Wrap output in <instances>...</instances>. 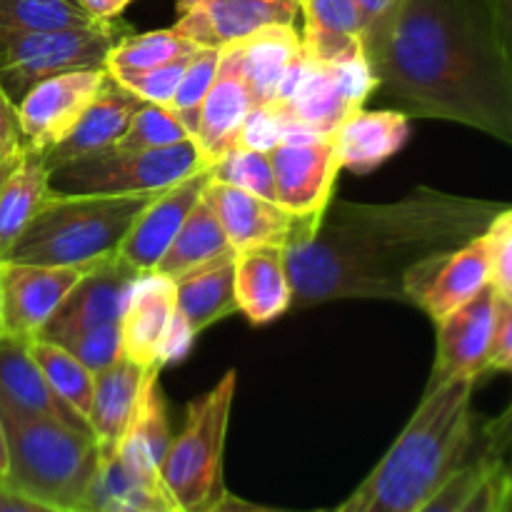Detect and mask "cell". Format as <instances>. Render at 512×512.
Wrapping results in <instances>:
<instances>
[{
  "label": "cell",
  "mask_w": 512,
  "mask_h": 512,
  "mask_svg": "<svg viewBox=\"0 0 512 512\" xmlns=\"http://www.w3.org/2000/svg\"><path fill=\"white\" fill-rule=\"evenodd\" d=\"M363 55L393 110L512 145V63L488 0H400L363 30Z\"/></svg>",
  "instance_id": "cell-1"
},
{
  "label": "cell",
  "mask_w": 512,
  "mask_h": 512,
  "mask_svg": "<svg viewBox=\"0 0 512 512\" xmlns=\"http://www.w3.org/2000/svg\"><path fill=\"white\" fill-rule=\"evenodd\" d=\"M508 205L415 188L393 203L330 200L305 238L285 248L293 303L405 300V278L433 255L450 253L490 228Z\"/></svg>",
  "instance_id": "cell-2"
},
{
  "label": "cell",
  "mask_w": 512,
  "mask_h": 512,
  "mask_svg": "<svg viewBox=\"0 0 512 512\" xmlns=\"http://www.w3.org/2000/svg\"><path fill=\"white\" fill-rule=\"evenodd\" d=\"M475 380L430 383L418 410L373 473L330 512H418L468 463Z\"/></svg>",
  "instance_id": "cell-3"
},
{
  "label": "cell",
  "mask_w": 512,
  "mask_h": 512,
  "mask_svg": "<svg viewBox=\"0 0 512 512\" xmlns=\"http://www.w3.org/2000/svg\"><path fill=\"white\" fill-rule=\"evenodd\" d=\"M155 195L158 193H50L5 260L55 268H93L118 253L125 235Z\"/></svg>",
  "instance_id": "cell-4"
},
{
  "label": "cell",
  "mask_w": 512,
  "mask_h": 512,
  "mask_svg": "<svg viewBox=\"0 0 512 512\" xmlns=\"http://www.w3.org/2000/svg\"><path fill=\"white\" fill-rule=\"evenodd\" d=\"M0 420L8 443L3 483L60 510H83L100 460L93 435L53 418L0 413Z\"/></svg>",
  "instance_id": "cell-5"
},
{
  "label": "cell",
  "mask_w": 512,
  "mask_h": 512,
  "mask_svg": "<svg viewBox=\"0 0 512 512\" xmlns=\"http://www.w3.org/2000/svg\"><path fill=\"white\" fill-rule=\"evenodd\" d=\"M235 388L238 375L228 370L213 390L188 405L183 430L170 440L160 483L175 508L205 512L225 493L223 455Z\"/></svg>",
  "instance_id": "cell-6"
},
{
  "label": "cell",
  "mask_w": 512,
  "mask_h": 512,
  "mask_svg": "<svg viewBox=\"0 0 512 512\" xmlns=\"http://www.w3.org/2000/svg\"><path fill=\"white\" fill-rule=\"evenodd\" d=\"M203 168H208V160L193 140L155 150H130L113 145L53 165L48 188L53 195L160 193Z\"/></svg>",
  "instance_id": "cell-7"
},
{
  "label": "cell",
  "mask_w": 512,
  "mask_h": 512,
  "mask_svg": "<svg viewBox=\"0 0 512 512\" xmlns=\"http://www.w3.org/2000/svg\"><path fill=\"white\" fill-rule=\"evenodd\" d=\"M123 35L128 33L118 20L43 33H0V88L18 105L43 80L73 70L105 68L110 50Z\"/></svg>",
  "instance_id": "cell-8"
},
{
  "label": "cell",
  "mask_w": 512,
  "mask_h": 512,
  "mask_svg": "<svg viewBox=\"0 0 512 512\" xmlns=\"http://www.w3.org/2000/svg\"><path fill=\"white\" fill-rule=\"evenodd\" d=\"M375 88L378 83L365 55L345 63H318L308 58V68L293 95L270 103L285 123L283 143L330 138L355 110L363 108Z\"/></svg>",
  "instance_id": "cell-9"
},
{
  "label": "cell",
  "mask_w": 512,
  "mask_h": 512,
  "mask_svg": "<svg viewBox=\"0 0 512 512\" xmlns=\"http://www.w3.org/2000/svg\"><path fill=\"white\" fill-rule=\"evenodd\" d=\"M490 283L493 248L488 233H483L450 253L433 255L415 265L405 278V300L418 305L433 323H438Z\"/></svg>",
  "instance_id": "cell-10"
},
{
  "label": "cell",
  "mask_w": 512,
  "mask_h": 512,
  "mask_svg": "<svg viewBox=\"0 0 512 512\" xmlns=\"http://www.w3.org/2000/svg\"><path fill=\"white\" fill-rule=\"evenodd\" d=\"M138 278V270L130 268L118 255L88 268L38 338L58 343L80 330L123 323L125 308H128L130 293Z\"/></svg>",
  "instance_id": "cell-11"
},
{
  "label": "cell",
  "mask_w": 512,
  "mask_h": 512,
  "mask_svg": "<svg viewBox=\"0 0 512 512\" xmlns=\"http://www.w3.org/2000/svg\"><path fill=\"white\" fill-rule=\"evenodd\" d=\"M275 173V200L298 218L318 220L333 200L340 160L330 138L280 143L270 150Z\"/></svg>",
  "instance_id": "cell-12"
},
{
  "label": "cell",
  "mask_w": 512,
  "mask_h": 512,
  "mask_svg": "<svg viewBox=\"0 0 512 512\" xmlns=\"http://www.w3.org/2000/svg\"><path fill=\"white\" fill-rule=\"evenodd\" d=\"M173 30L198 48H225L268 25H295L298 0H178Z\"/></svg>",
  "instance_id": "cell-13"
},
{
  "label": "cell",
  "mask_w": 512,
  "mask_h": 512,
  "mask_svg": "<svg viewBox=\"0 0 512 512\" xmlns=\"http://www.w3.org/2000/svg\"><path fill=\"white\" fill-rule=\"evenodd\" d=\"M105 68L73 70L33 85L15 105L28 148L50 150L73 130L98 93Z\"/></svg>",
  "instance_id": "cell-14"
},
{
  "label": "cell",
  "mask_w": 512,
  "mask_h": 512,
  "mask_svg": "<svg viewBox=\"0 0 512 512\" xmlns=\"http://www.w3.org/2000/svg\"><path fill=\"white\" fill-rule=\"evenodd\" d=\"M203 198L218 215L233 250L258 248V245L288 248L295 240L305 238L318 223V220L298 218V215L288 213L275 200L245 193V190L218 183L213 178L205 185Z\"/></svg>",
  "instance_id": "cell-15"
},
{
  "label": "cell",
  "mask_w": 512,
  "mask_h": 512,
  "mask_svg": "<svg viewBox=\"0 0 512 512\" xmlns=\"http://www.w3.org/2000/svg\"><path fill=\"white\" fill-rule=\"evenodd\" d=\"M498 295V288L490 283L475 298L435 323L438 353L430 383L448 378L478 380L488 373V355L498 320Z\"/></svg>",
  "instance_id": "cell-16"
},
{
  "label": "cell",
  "mask_w": 512,
  "mask_h": 512,
  "mask_svg": "<svg viewBox=\"0 0 512 512\" xmlns=\"http://www.w3.org/2000/svg\"><path fill=\"white\" fill-rule=\"evenodd\" d=\"M85 270L3 260L0 283H3L5 333L25 340L38 338Z\"/></svg>",
  "instance_id": "cell-17"
},
{
  "label": "cell",
  "mask_w": 512,
  "mask_h": 512,
  "mask_svg": "<svg viewBox=\"0 0 512 512\" xmlns=\"http://www.w3.org/2000/svg\"><path fill=\"white\" fill-rule=\"evenodd\" d=\"M208 183L210 170L203 168L198 173L188 175V178L178 180L170 188L160 190L145 205L143 213L138 215V220L133 223L130 233L125 235L123 245H120L115 255L125 260L133 270H138L140 275L153 273L155 265L160 263V258L168 250V245L173 243L178 230L183 228L188 215L193 213L198 200L203 198Z\"/></svg>",
  "instance_id": "cell-18"
},
{
  "label": "cell",
  "mask_w": 512,
  "mask_h": 512,
  "mask_svg": "<svg viewBox=\"0 0 512 512\" xmlns=\"http://www.w3.org/2000/svg\"><path fill=\"white\" fill-rule=\"evenodd\" d=\"M220 50L243 78L253 105H265L278 100L285 80L303 58V35L295 25H268Z\"/></svg>",
  "instance_id": "cell-19"
},
{
  "label": "cell",
  "mask_w": 512,
  "mask_h": 512,
  "mask_svg": "<svg viewBox=\"0 0 512 512\" xmlns=\"http://www.w3.org/2000/svg\"><path fill=\"white\" fill-rule=\"evenodd\" d=\"M30 343L33 340L18 335H0V413L53 418L90 433V425L68 405L60 403L58 395L50 390L43 370L35 363Z\"/></svg>",
  "instance_id": "cell-20"
},
{
  "label": "cell",
  "mask_w": 512,
  "mask_h": 512,
  "mask_svg": "<svg viewBox=\"0 0 512 512\" xmlns=\"http://www.w3.org/2000/svg\"><path fill=\"white\" fill-rule=\"evenodd\" d=\"M143 103V98H138L133 90L125 88L118 78H113L105 70V78L100 83L98 93L90 100V105L80 115L78 123L73 125V130L55 148L45 150V160H48L50 168L65 163V160L118 145L125 130H128L130 120H133L135 110Z\"/></svg>",
  "instance_id": "cell-21"
},
{
  "label": "cell",
  "mask_w": 512,
  "mask_h": 512,
  "mask_svg": "<svg viewBox=\"0 0 512 512\" xmlns=\"http://www.w3.org/2000/svg\"><path fill=\"white\" fill-rule=\"evenodd\" d=\"M235 300L238 310L253 325L273 323L293 303L285 248L258 245L235 250Z\"/></svg>",
  "instance_id": "cell-22"
},
{
  "label": "cell",
  "mask_w": 512,
  "mask_h": 512,
  "mask_svg": "<svg viewBox=\"0 0 512 512\" xmlns=\"http://www.w3.org/2000/svg\"><path fill=\"white\" fill-rule=\"evenodd\" d=\"M175 315V283L158 273L135 280L123 315V355L143 368H160L158 353Z\"/></svg>",
  "instance_id": "cell-23"
},
{
  "label": "cell",
  "mask_w": 512,
  "mask_h": 512,
  "mask_svg": "<svg viewBox=\"0 0 512 512\" xmlns=\"http://www.w3.org/2000/svg\"><path fill=\"white\" fill-rule=\"evenodd\" d=\"M410 138V120L400 110H355L335 130L340 168L365 175L403 150Z\"/></svg>",
  "instance_id": "cell-24"
},
{
  "label": "cell",
  "mask_w": 512,
  "mask_h": 512,
  "mask_svg": "<svg viewBox=\"0 0 512 512\" xmlns=\"http://www.w3.org/2000/svg\"><path fill=\"white\" fill-rule=\"evenodd\" d=\"M253 108V98H250L243 78L233 68V63L223 58V50H220L218 75H215L213 88L200 110V125L193 138L208 165L238 148L243 123Z\"/></svg>",
  "instance_id": "cell-25"
},
{
  "label": "cell",
  "mask_w": 512,
  "mask_h": 512,
  "mask_svg": "<svg viewBox=\"0 0 512 512\" xmlns=\"http://www.w3.org/2000/svg\"><path fill=\"white\" fill-rule=\"evenodd\" d=\"M175 283V315L198 338L210 325L238 310L235 300V250L225 253L190 273L180 275Z\"/></svg>",
  "instance_id": "cell-26"
},
{
  "label": "cell",
  "mask_w": 512,
  "mask_h": 512,
  "mask_svg": "<svg viewBox=\"0 0 512 512\" xmlns=\"http://www.w3.org/2000/svg\"><path fill=\"white\" fill-rule=\"evenodd\" d=\"M150 368L133 363L130 358H118L110 368L95 375L93 408H90V433L100 453H115L138 408L145 373Z\"/></svg>",
  "instance_id": "cell-27"
},
{
  "label": "cell",
  "mask_w": 512,
  "mask_h": 512,
  "mask_svg": "<svg viewBox=\"0 0 512 512\" xmlns=\"http://www.w3.org/2000/svg\"><path fill=\"white\" fill-rule=\"evenodd\" d=\"M168 408H165L163 388H160V368H150L145 373L143 390H140L138 408L118 445V455L133 473L150 483H160V465L170 448Z\"/></svg>",
  "instance_id": "cell-28"
},
{
  "label": "cell",
  "mask_w": 512,
  "mask_h": 512,
  "mask_svg": "<svg viewBox=\"0 0 512 512\" xmlns=\"http://www.w3.org/2000/svg\"><path fill=\"white\" fill-rule=\"evenodd\" d=\"M303 50L318 63L363 58L365 18L355 0H300Z\"/></svg>",
  "instance_id": "cell-29"
},
{
  "label": "cell",
  "mask_w": 512,
  "mask_h": 512,
  "mask_svg": "<svg viewBox=\"0 0 512 512\" xmlns=\"http://www.w3.org/2000/svg\"><path fill=\"white\" fill-rule=\"evenodd\" d=\"M50 165L43 150L25 148L18 163L0 188V260L8 258L13 245L50 195Z\"/></svg>",
  "instance_id": "cell-30"
},
{
  "label": "cell",
  "mask_w": 512,
  "mask_h": 512,
  "mask_svg": "<svg viewBox=\"0 0 512 512\" xmlns=\"http://www.w3.org/2000/svg\"><path fill=\"white\" fill-rule=\"evenodd\" d=\"M163 485L150 483L128 468L115 453H100L80 512H173Z\"/></svg>",
  "instance_id": "cell-31"
},
{
  "label": "cell",
  "mask_w": 512,
  "mask_h": 512,
  "mask_svg": "<svg viewBox=\"0 0 512 512\" xmlns=\"http://www.w3.org/2000/svg\"><path fill=\"white\" fill-rule=\"evenodd\" d=\"M225 253H233L228 235L208 200L200 198L153 273L175 280Z\"/></svg>",
  "instance_id": "cell-32"
},
{
  "label": "cell",
  "mask_w": 512,
  "mask_h": 512,
  "mask_svg": "<svg viewBox=\"0 0 512 512\" xmlns=\"http://www.w3.org/2000/svg\"><path fill=\"white\" fill-rule=\"evenodd\" d=\"M30 350H33L35 363L40 365L50 390L58 395L60 403L68 405L73 413H78L88 423L90 408H93L95 375L58 343L35 338L30 343Z\"/></svg>",
  "instance_id": "cell-33"
},
{
  "label": "cell",
  "mask_w": 512,
  "mask_h": 512,
  "mask_svg": "<svg viewBox=\"0 0 512 512\" xmlns=\"http://www.w3.org/2000/svg\"><path fill=\"white\" fill-rule=\"evenodd\" d=\"M198 50V45L185 40L183 35L175 33L173 28L168 30H150V33H128L115 43L110 50L108 70L113 78H125V75L143 73V70L158 68V65L178 60L183 55H190Z\"/></svg>",
  "instance_id": "cell-34"
},
{
  "label": "cell",
  "mask_w": 512,
  "mask_h": 512,
  "mask_svg": "<svg viewBox=\"0 0 512 512\" xmlns=\"http://www.w3.org/2000/svg\"><path fill=\"white\" fill-rule=\"evenodd\" d=\"M95 20L78 0H0V33L88 28Z\"/></svg>",
  "instance_id": "cell-35"
},
{
  "label": "cell",
  "mask_w": 512,
  "mask_h": 512,
  "mask_svg": "<svg viewBox=\"0 0 512 512\" xmlns=\"http://www.w3.org/2000/svg\"><path fill=\"white\" fill-rule=\"evenodd\" d=\"M220 65V48H198L190 58L188 68H185L183 80H180L178 90L173 95V103L168 105L173 110L175 118L180 120V125L185 128V133L190 135V140L195 138L200 125V110H203L205 98H208L210 88H213V80L218 75Z\"/></svg>",
  "instance_id": "cell-36"
},
{
  "label": "cell",
  "mask_w": 512,
  "mask_h": 512,
  "mask_svg": "<svg viewBox=\"0 0 512 512\" xmlns=\"http://www.w3.org/2000/svg\"><path fill=\"white\" fill-rule=\"evenodd\" d=\"M210 178L218 183L233 185L245 193L275 200V173L270 153L253 148H235L208 165ZM278 203V200H275Z\"/></svg>",
  "instance_id": "cell-37"
},
{
  "label": "cell",
  "mask_w": 512,
  "mask_h": 512,
  "mask_svg": "<svg viewBox=\"0 0 512 512\" xmlns=\"http://www.w3.org/2000/svg\"><path fill=\"white\" fill-rule=\"evenodd\" d=\"M183 140H190L180 120L175 118L173 110L165 105L143 103L135 110L133 120H130L128 130L120 138V148L130 150H155V148H170Z\"/></svg>",
  "instance_id": "cell-38"
},
{
  "label": "cell",
  "mask_w": 512,
  "mask_h": 512,
  "mask_svg": "<svg viewBox=\"0 0 512 512\" xmlns=\"http://www.w3.org/2000/svg\"><path fill=\"white\" fill-rule=\"evenodd\" d=\"M58 345H63L90 373L98 375L100 370L110 368L115 360L123 358V328L120 323L98 325V328L68 335V338L58 340Z\"/></svg>",
  "instance_id": "cell-39"
},
{
  "label": "cell",
  "mask_w": 512,
  "mask_h": 512,
  "mask_svg": "<svg viewBox=\"0 0 512 512\" xmlns=\"http://www.w3.org/2000/svg\"><path fill=\"white\" fill-rule=\"evenodd\" d=\"M190 58L193 53L183 55L178 60H170V63L158 65V68L143 70V73H133L125 75V78H118L125 88L133 90L138 98H143L145 103H155V105H165L168 108L173 103V95L178 90L180 80H183L185 68H188Z\"/></svg>",
  "instance_id": "cell-40"
},
{
  "label": "cell",
  "mask_w": 512,
  "mask_h": 512,
  "mask_svg": "<svg viewBox=\"0 0 512 512\" xmlns=\"http://www.w3.org/2000/svg\"><path fill=\"white\" fill-rule=\"evenodd\" d=\"M493 248V285L500 295L512 298V208L500 210L485 230Z\"/></svg>",
  "instance_id": "cell-41"
},
{
  "label": "cell",
  "mask_w": 512,
  "mask_h": 512,
  "mask_svg": "<svg viewBox=\"0 0 512 512\" xmlns=\"http://www.w3.org/2000/svg\"><path fill=\"white\" fill-rule=\"evenodd\" d=\"M505 495H508V478H505L503 465L493 460L485 478L458 512H503Z\"/></svg>",
  "instance_id": "cell-42"
},
{
  "label": "cell",
  "mask_w": 512,
  "mask_h": 512,
  "mask_svg": "<svg viewBox=\"0 0 512 512\" xmlns=\"http://www.w3.org/2000/svg\"><path fill=\"white\" fill-rule=\"evenodd\" d=\"M483 435L485 450L480 455H485L490 460H498L505 470V478L512 485V400L498 418L485 425Z\"/></svg>",
  "instance_id": "cell-43"
},
{
  "label": "cell",
  "mask_w": 512,
  "mask_h": 512,
  "mask_svg": "<svg viewBox=\"0 0 512 512\" xmlns=\"http://www.w3.org/2000/svg\"><path fill=\"white\" fill-rule=\"evenodd\" d=\"M493 370L512 375V298L505 295H498V320L488 355V373Z\"/></svg>",
  "instance_id": "cell-44"
},
{
  "label": "cell",
  "mask_w": 512,
  "mask_h": 512,
  "mask_svg": "<svg viewBox=\"0 0 512 512\" xmlns=\"http://www.w3.org/2000/svg\"><path fill=\"white\" fill-rule=\"evenodd\" d=\"M25 138L20 130L15 103L0 88V160H18L25 153Z\"/></svg>",
  "instance_id": "cell-45"
},
{
  "label": "cell",
  "mask_w": 512,
  "mask_h": 512,
  "mask_svg": "<svg viewBox=\"0 0 512 512\" xmlns=\"http://www.w3.org/2000/svg\"><path fill=\"white\" fill-rule=\"evenodd\" d=\"M0 512H70V510H60L55 508V505L28 498V495L8 488V485L0 480Z\"/></svg>",
  "instance_id": "cell-46"
},
{
  "label": "cell",
  "mask_w": 512,
  "mask_h": 512,
  "mask_svg": "<svg viewBox=\"0 0 512 512\" xmlns=\"http://www.w3.org/2000/svg\"><path fill=\"white\" fill-rule=\"evenodd\" d=\"M495 30L512 63V0H488Z\"/></svg>",
  "instance_id": "cell-47"
},
{
  "label": "cell",
  "mask_w": 512,
  "mask_h": 512,
  "mask_svg": "<svg viewBox=\"0 0 512 512\" xmlns=\"http://www.w3.org/2000/svg\"><path fill=\"white\" fill-rule=\"evenodd\" d=\"M205 512H290V510L265 508V505L250 503V500H243V498H238V495H233L225 490V493L220 495V498L215 500V503L210 505ZM315 512H330V510H315Z\"/></svg>",
  "instance_id": "cell-48"
},
{
  "label": "cell",
  "mask_w": 512,
  "mask_h": 512,
  "mask_svg": "<svg viewBox=\"0 0 512 512\" xmlns=\"http://www.w3.org/2000/svg\"><path fill=\"white\" fill-rule=\"evenodd\" d=\"M95 20H115L133 0H78Z\"/></svg>",
  "instance_id": "cell-49"
},
{
  "label": "cell",
  "mask_w": 512,
  "mask_h": 512,
  "mask_svg": "<svg viewBox=\"0 0 512 512\" xmlns=\"http://www.w3.org/2000/svg\"><path fill=\"white\" fill-rule=\"evenodd\" d=\"M398 3L400 0H355V5H358L360 13H363L365 18V28H368L370 23H375V20L385 18L390 10H395Z\"/></svg>",
  "instance_id": "cell-50"
},
{
  "label": "cell",
  "mask_w": 512,
  "mask_h": 512,
  "mask_svg": "<svg viewBox=\"0 0 512 512\" xmlns=\"http://www.w3.org/2000/svg\"><path fill=\"white\" fill-rule=\"evenodd\" d=\"M8 473V443H5V428L3 420H0V480Z\"/></svg>",
  "instance_id": "cell-51"
},
{
  "label": "cell",
  "mask_w": 512,
  "mask_h": 512,
  "mask_svg": "<svg viewBox=\"0 0 512 512\" xmlns=\"http://www.w3.org/2000/svg\"><path fill=\"white\" fill-rule=\"evenodd\" d=\"M15 163H18V160H0V188H3L5 178H8V173L13 170Z\"/></svg>",
  "instance_id": "cell-52"
},
{
  "label": "cell",
  "mask_w": 512,
  "mask_h": 512,
  "mask_svg": "<svg viewBox=\"0 0 512 512\" xmlns=\"http://www.w3.org/2000/svg\"><path fill=\"white\" fill-rule=\"evenodd\" d=\"M0 265H3V260H0ZM5 333L3 328V283H0V335Z\"/></svg>",
  "instance_id": "cell-53"
},
{
  "label": "cell",
  "mask_w": 512,
  "mask_h": 512,
  "mask_svg": "<svg viewBox=\"0 0 512 512\" xmlns=\"http://www.w3.org/2000/svg\"><path fill=\"white\" fill-rule=\"evenodd\" d=\"M503 512H512V485L508 483V495H505V503H503Z\"/></svg>",
  "instance_id": "cell-54"
},
{
  "label": "cell",
  "mask_w": 512,
  "mask_h": 512,
  "mask_svg": "<svg viewBox=\"0 0 512 512\" xmlns=\"http://www.w3.org/2000/svg\"><path fill=\"white\" fill-rule=\"evenodd\" d=\"M173 512H185V510H180V508H173Z\"/></svg>",
  "instance_id": "cell-55"
},
{
  "label": "cell",
  "mask_w": 512,
  "mask_h": 512,
  "mask_svg": "<svg viewBox=\"0 0 512 512\" xmlns=\"http://www.w3.org/2000/svg\"><path fill=\"white\" fill-rule=\"evenodd\" d=\"M298 3H300V0H298Z\"/></svg>",
  "instance_id": "cell-56"
}]
</instances>
